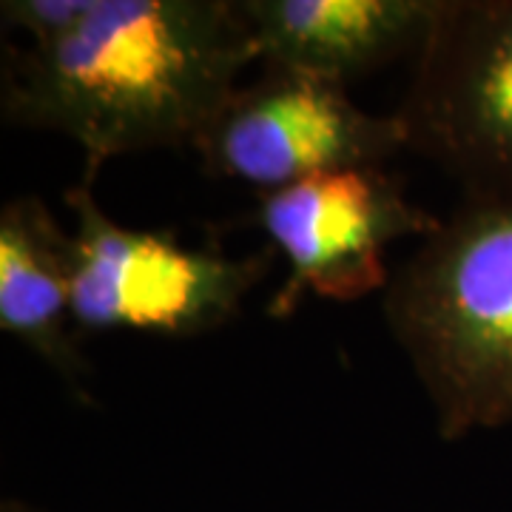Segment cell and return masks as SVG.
<instances>
[{"label":"cell","instance_id":"6da1fadb","mask_svg":"<svg viewBox=\"0 0 512 512\" xmlns=\"http://www.w3.org/2000/svg\"><path fill=\"white\" fill-rule=\"evenodd\" d=\"M256 63L239 0H97L72 35L3 49L9 126L83 148V180L154 148H191Z\"/></svg>","mask_w":512,"mask_h":512},{"label":"cell","instance_id":"7a4b0ae2","mask_svg":"<svg viewBox=\"0 0 512 512\" xmlns=\"http://www.w3.org/2000/svg\"><path fill=\"white\" fill-rule=\"evenodd\" d=\"M444 441L512 424V200H461L382 296Z\"/></svg>","mask_w":512,"mask_h":512},{"label":"cell","instance_id":"3957f363","mask_svg":"<svg viewBox=\"0 0 512 512\" xmlns=\"http://www.w3.org/2000/svg\"><path fill=\"white\" fill-rule=\"evenodd\" d=\"M74 214L72 319L77 328L137 330L188 339L228 325L271 271V251L228 256L185 248L174 234L123 228L94 200V185L66 191Z\"/></svg>","mask_w":512,"mask_h":512},{"label":"cell","instance_id":"277c9868","mask_svg":"<svg viewBox=\"0 0 512 512\" xmlns=\"http://www.w3.org/2000/svg\"><path fill=\"white\" fill-rule=\"evenodd\" d=\"M393 117L464 200H512V0H439Z\"/></svg>","mask_w":512,"mask_h":512},{"label":"cell","instance_id":"5b68a950","mask_svg":"<svg viewBox=\"0 0 512 512\" xmlns=\"http://www.w3.org/2000/svg\"><path fill=\"white\" fill-rule=\"evenodd\" d=\"M251 220L288 262V279L268 302L274 319H288L308 293L330 302L384 293L393 279L387 248L404 237L427 239L441 225L382 165L325 171L259 194Z\"/></svg>","mask_w":512,"mask_h":512},{"label":"cell","instance_id":"8992f818","mask_svg":"<svg viewBox=\"0 0 512 512\" xmlns=\"http://www.w3.org/2000/svg\"><path fill=\"white\" fill-rule=\"evenodd\" d=\"M191 151L208 177L268 194L325 171L382 165L407 151V140L393 114L359 109L342 83L265 72L239 83Z\"/></svg>","mask_w":512,"mask_h":512},{"label":"cell","instance_id":"52a82bcc","mask_svg":"<svg viewBox=\"0 0 512 512\" xmlns=\"http://www.w3.org/2000/svg\"><path fill=\"white\" fill-rule=\"evenodd\" d=\"M265 72L348 86L399 57H416L439 0H239Z\"/></svg>","mask_w":512,"mask_h":512},{"label":"cell","instance_id":"ba28073f","mask_svg":"<svg viewBox=\"0 0 512 512\" xmlns=\"http://www.w3.org/2000/svg\"><path fill=\"white\" fill-rule=\"evenodd\" d=\"M72 237L37 194L0 208V330L89 402L92 365L74 339Z\"/></svg>","mask_w":512,"mask_h":512},{"label":"cell","instance_id":"9c48e42d","mask_svg":"<svg viewBox=\"0 0 512 512\" xmlns=\"http://www.w3.org/2000/svg\"><path fill=\"white\" fill-rule=\"evenodd\" d=\"M94 3L97 0H3L0 23L6 32H23L32 46H40L72 35L92 15Z\"/></svg>","mask_w":512,"mask_h":512},{"label":"cell","instance_id":"30bf717a","mask_svg":"<svg viewBox=\"0 0 512 512\" xmlns=\"http://www.w3.org/2000/svg\"><path fill=\"white\" fill-rule=\"evenodd\" d=\"M3 512H32V510L20 507V504H15V501H9V504H3Z\"/></svg>","mask_w":512,"mask_h":512}]
</instances>
